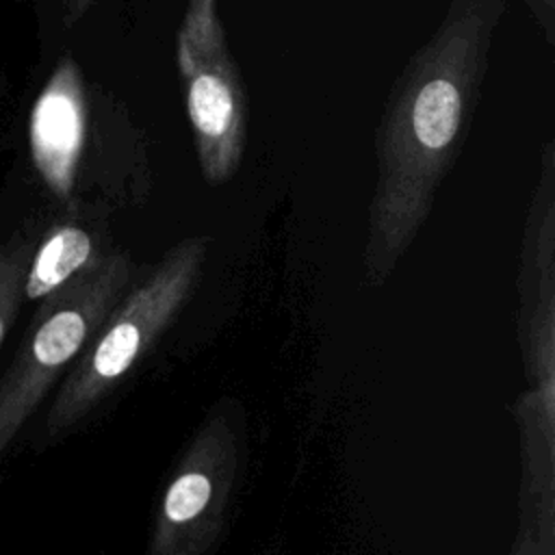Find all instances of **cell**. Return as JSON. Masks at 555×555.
Segmentation results:
<instances>
[{
	"label": "cell",
	"instance_id": "obj_1",
	"mask_svg": "<svg viewBox=\"0 0 555 555\" xmlns=\"http://www.w3.org/2000/svg\"><path fill=\"white\" fill-rule=\"evenodd\" d=\"M507 4L451 0L386 98L375 128L377 176L362 254L373 286L390 278L414 243L468 139Z\"/></svg>",
	"mask_w": 555,
	"mask_h": 555
},
{
	"label": "cell",
	"instance_id": "obj_2",
	"mask_svg": "<svg viewBox=\"0 0 555 555\" xmlns=\"http://www.w3.org/2000/svg\"><path fill=\"white\" fill-rule=\"evenodd\" d=\"M206 256L208 238L186 236L121 295L65 373L46 416L48 436L76 427L124 382L193 295Z\"/></svg>",
	"mask_w": 555,
	"mask_h": 555
},
{
	"label": "cell",
	"instance_id": "obj_3",
	"mask_svg": "<svg viewBox=\"0 0 555 555\" xmlns=\"http://www.w3.org/2000/svg\"><path fill=\"white\" fill-rule=\"evenodd\" d=\"M130 278L128 254H104L82 275L37 304L28 334L0 382V460L128 291Z\"/></svg>",
	"mask_w": 555,
	"mask_h": 555
},
{
	"label": "cell",
	"instance_id": "obj_4",
	"mask_svg": "<svg viewBox=\"0 0 555 555\" xmlns=\"http://www.w3.org/2000/svg\"><path fill=\"white\" fill-rule=\"evenodd\" d=\"M176 67L199 171L212 186L230 182L247 147L249 100L219 0H186L176 30Z\"/></svg>",
	"mask_w": 555,
	"mask_h": 555
},
{
	"label": "cell",
	"instance_id": "obj_5",
	"mask_svg": "<svg viewBox=\"0 0 555 555\" xmlns=\"http://www.w3.org/2000/svg\"><path fill=\"white\" fill-rule=\"evenodd\" d=\"M238 462V427L225 412H215L163 490L147 555H208L225 525Z\"/></svg>",
	"mask_w": 555,
	"mask_h": 555
},
{
	"label": "cell",
	"instance_id": "obj_6",
	"mask_svg": "<svg viewBox=\"0 0 555 555\" xmlns=\"http://www.w3.org/2000/svg\"><path fill=\"white\" fill-rule=\"evenodd\" d=\"M520 343L527 399L542 423L555 429V141L540 152L522 241Z\"/></svg>",
	"mask_w": 555,
	"mask_h": 555
},
{
	"label": "cell",
	"instance_id": "obj_7",
	"mask_svg": "<svg viewBox=\"0 0 555 555\" xmlns=\"http://www.w3.org/2000/svg\"><path fill=\"white\" fill-rule=\"evenodd\" d=\"M87 121L85 78L74 56L65 54L37 95L28 121L33 165L48 191L61 202H69L78 184Z\"/></svg>",
	"mask_w": 555,
	"mask_h": 555
},
{
	"label": "cell",
	"instance_id": "obj_8",
	"mask_svg": "<svg viewBox=\"0 0 555 555\" xmlns=\"http://www.w3.org/2000/svg\"><path fill=\"white\" fill-rule=\"evenodd\" d=\"M104 254L93 234L74 221L54 225L30 251L24 271V299L39 304L91 269Z\"/></svg>",
	"mask_w": 555,
	"mask_h": 555
},
{
	"label": "cell",
	"instance_id": "obj_9",
	"mask_svg": "<svg viewBox=\"0 0 555 555\" xmlns=\"http://www.w3.org/2000/svg\"><path fill=\"white\" fill-rule=\"evenodd\" d=\"M30 249L20 243L0 245V347L24 301V271Z\"/></svg>",
	"mask_w": 555,
	"mask_h": 555
},
{
	"label": "cell",
	"instance_id": "obj_10",
	"mask_svg": "<svg viewBox=\"0 0 555 555\" xmlns=\"http://www.w3.org/2000/svg\"><path fill=\"white\" fill-rule=\"evenodd\" d=\"M509 555H555V551H551L544 544H540L529 529L520 527L516 538H514Z\"/></svg>",
	"mask_w": 555,
	"mask_h": 555
},
{
	"label": "cell",
	"instance_id": "obj_11",
	"mask_svg": "<svg viewBox=\"0 0 555 555\" xmlns=\"http://www.w3.org/2000/svg\"><path fill=\"white\" fill-rule=\"evenodd\" d=\"M98 0H61V15L65 26L78 24L93 7Z\"/></svg>",
	"mask_w": 555,
	"mask_h": 555
}]
</instances>
